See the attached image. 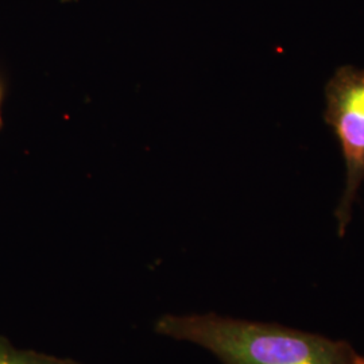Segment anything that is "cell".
<instances>
[{"mask_svg":"<svg viewBox=\"0 0 364 364\" xmlns=\"http://www.w3.org/2000/svg\"><path fill=\"white\" fill-rule=\"evenodd\" d=\"M154 331L198 346L223 364H364V355L346 340L218 313H166Z\"/></svg>","mask_w":364,"mask_h":364,"instance_id":"cell-1","label":"cell"},{"mask_svg":"<svg viewBox=\"0 0 364 364\" xmlns=\"http://www.w3.org/2000/svg\"><path fill=\"white\" fill-rule=\"evenodd\" d=\"M0 364H84L73 359L60 358L45 352L14 346L13 341L0 335Z\"/></svg>","mask_w":364,"mask_h":364,"instance_id":"cell-3","label":"cell"},{"mask_svg":"<svg viewBox=\"0 0 364 364\" xmlns=\"http://www.w3.org/2000/svg\"><path fill=\"white\" fill-rule=\"evenodd\" d=\"M324 120L338 139L346 182L335 209L338 235L344 237L364 182V69L340 66L326 85Z\"/></svg>","mask_w":364,"mask_h":364,"instance_id":"cell-2","label":"cell"},{"mask_svg":"<svg viewBox=\"0 0 364 364\" xmlns=\"http://www.w3.org/2000/svg\"><path fill=\"white\" fill-rule=\"evenodd\" d=\"M3 95H4V90H3V84L0 81V130L3 129V117H1V102H3Z\"/></svg>","mask_w":364,"mask_h":364,"instance_id":"cell-4","label":"cell"}]
</instances>
